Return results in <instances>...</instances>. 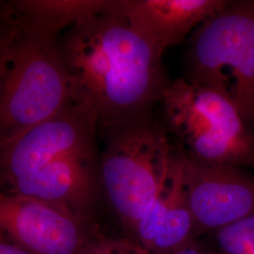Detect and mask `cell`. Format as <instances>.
Masks as SVG:
<instances>
[{"label": "cell", "instance_id": "cell-1", "mask_svg": "<svg viewBox=\"0 0 254 254\" xmlns=\"http://www.w3.org/2000/svg\"><path fill=\"white\" fill-rule=\"evenodd\" d=\"M59 48L71 100L92 109L99 127L150 113L169 83L163 51L130 26L120 0L65 29Z\"/></svg>", "mask_w": 254, "mask_h": 254}, {"label": "cell", "instance_id": "cell-2", "mask_svg": "<svg viewBox=\"0 0 254 254\" xmlns=\"http://www.w3.org/2000/svg\"><path fill=\"white\" fill-rule=\"evenodd\" d=\"M5 64L0 84V142L50 118L71 101L61 32L0 1Z\"/></svg>", "mask_w": 254, "mask_h": 254}, {"label": "cell", "instance_id": "cell-3", "mask_svg": "<svg viewBox=\"0 0 254 254\" xmlns=\"http://www.w3.org/2000/svg\"><path fill=\"white\" fill-rule=\"evenodd\" d=\"M99 129L105 142L99 156L101 190L133 230L163 190L174 146L150 113Z\"/></svg>", "mask_w": 254, "mask_h": 254}, {"label": "cell", "instance_id": "cell-4", "mask_svg": "<svg viewBox=\"0 0 254 254\" xmlns=\"http://www.w3.org/2000/svg\"><path fill=\"white\" fill-rule=\"evenodd\" d=\"M165 128L187 158L211 166L254 167L252 128L223 95L186 78L162 92Z\"/></svg>", "mask_w": 254, "mask_h": 254}, {"label": "cell", "instance_id": "cell-5", "mask_svg": "<svg viewBox=\"0 0 254 254\" xmlns=\"http://www.w3.org/2000/svg\"><path fill=\"white\" fill-rule=\"evenodd\" d=\"M187 80L232 102L254 128V3L229 4L190 38Z\"/></svg>", "mask_w": 254, "mask_h": 254}, {"label": "cell", "instance_id": "cell-6", "mask_svg": "<svg viewBox=\"0 0 254 254\" xmlns=\"http://www.w3.org/2000/svg\"><path fill=\"white\" fill-rule=\"evenodd\" d=\"M98 130L95 112L71 100L50 118L0 142V179L9 185L57 159L96 153Z\"/></svg>", "mask_w": 254, "mask_h": 254}, {"label": "cell", "instance_id": "cell-7", "mask_svg": "<svg viewBox=\"0 0 254 254\" xmlns=\"http://www.w3.org/2000/svg\"><path fill=\"white\" fill-rule=\"evenodd\" d=\"M0 237L34 254H83L84 220L53 204L0 188Z\"/></svg>", "mask_w": 254, "mask_h": 254}, {"label": "cell", "instance_id": "cell-8", "mask_svg": "<svg viewBox=\"0 0 254 254\" xmlns=\"http://www.w3.org/2000/svg\"><path fill=\"white\" fill-rule=\"evenodd\" d=\"M181 156L196 236L214 233L254 214V179L236 167L205 165Z\"/></svg>", "mask_w": 254, "mask_h": 254}, {"label": "cell", "instance_id": "cell-9", "mask_svg": "<svg viewBox=\"0 0 254 254\" xmlns=\"http://www.w3.org/2000/svg\"><path fill=\"white\" fill-rule=\"evenodd\" d=\"M9 185V191L61 207L85 221L102 192L99 156L96 152L63 157Z\"/></svg>", "mask_w": 254, "mask_h": 254}, {"label": "cell", "instance_id": "cell-10", "mask_svg": "<svg viewBox=\"0 0 254 254\" xmlns=\"http://www.w3.org/2000/svg\"><path fill=\"white\" fill-rule=\"evenodd\" d=\"M227 3L222 0H120L130 26L163 52L192 35Z\"/></svg>", "mask_w": 254, "mask_h": 254}, {"label": "cell", "instance_id": "cell-11", "mask_svg": "<svg viewBox=\"0 0 254 254\" xmlns=\"http://www.w3.org/2000/svg\"><path fill=\"white\" fill-rule=\"evenodd\" d=\"M133 231L136 243L150 254H173L196 237L176 148L163 190Z\"/></svg>", "mask_w": 254, "mask_h": 254}, {"label": "cell", "instance_id": "cell-12", "mask_svg": "<svg viewBox=\"0 0 254 254\" xmlns=\"http://www.w3.org/2000/svg\"><path fill=\"white\" fill-rule=\"evenodd\" d=\"M10 3L28 17L63 33L81 19L102 10L109 0H12Z\"/></svg>", "mask_w": 254, "mask_h": 254}, {"label": "cell", "instance_id": "cell-13", "mask_svg": "<svg viewBox=\"0 0 254 254\" xmlns=\"http://www.w3.org/2000/svg\"><path fill=\"white\" fill-rule=\"evenodd\" d=\"M218 254H254V214L214 232Z\"/></svg>", "mask_w": 254, "mask_h": 254}, {"label": "cell", "instance_id": "cell-14", "mask_svg": "<svg viewBox=\"0 0 254 254\" xmlns=\"http://www.w3.org/2000/svg\"><path fill=\"white\" fill-rule=\"evenodd\" d=\"M83 254H150L136 241L98 239L89 243Z\"/></svg>", "mask_w": 254, "mask_h": 254}, {"label": "cell", "instance_id": "cell-15", "mask_svg": "<svg viewBox=\"0 0 254 254\" xmlns=\"http://www.w3.org/2000/svg\"><path fill=\"white\" fill-rule=\"evenodd\" d=\"M173 254H218L213 247L205 246L195 238L190 241L188 244L183 246L179 250Z\"/></svg>", "mask_w": 254, "mask_h": 254}, {"label": "cell", "instance_id": "cell-16", "mask_svg": "<svg viewBox=\"0 0 254 254\" xmlns=\"http://www.w3.org/2000/svg\"><path fill=\"white\" fill-rule=\"evenodd\" d=\"M0 254H34L9 240L0 237Z\"/></svg>", "mask_w": 254, "mask_h": 254}, {"label": "cell", "instance_id": "cell-17", "mask_svg": "<svg viewBox=\"0 0 254 254\" xmlns=\"http://www.w3.org/2000/svg\"><path fill=\"white\" fill-rule=\"evenodd\" d=\"M5 44H6V37H5V30L2 24L0 23V84L2 75L4 72V64H5Z\"/></svg>", "mask_w": 254, "mask_h": 254}]
</instances>
